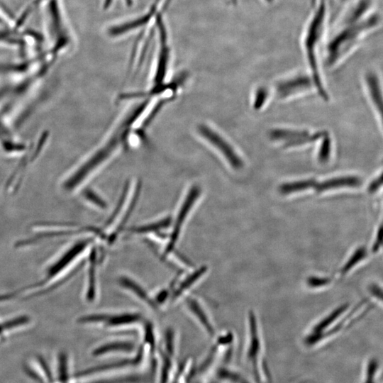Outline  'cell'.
I'll return each instance as SVG.
<instances>
[{
	"mask_svg": "<svg viewBox=\"0 0 383 383\" xmlns=\"http://www.w3.org/2000/svg\"><path fill=\"white\" fill-rule=\"evenodd\" d=\"M382 23V17L374 0H353L345 5L328 31L324 47L326 65L332 67L351 55Z\"/></svg>",
	"mask_w": 383,
	"mask_h": 383,
	"instance_id": "cell-1",
	"label": "cell"
},
{
	"mask_svg": "<svg viewBox=\"0 0 383 383\" xmlns=\"http://www.w3.org/2000/svg\"><path fill=\"white\" fill-rule=\"evenodd\" d=\"M328 0H310V11L301 34L300 45L312 73V79L320 96L328 99L323 86L318 67V55L329 31Z\"/></svg>",
	"mask_w": 383,
	"mask_h": 383,
	"instance_id": "cell-2",
	"label": "cell"
},
{
	"mask_svg": "<svg viewBox=\"0 0 383 383\" xmlns=\"http://www.w3.org/2000/svg\"><path fill=\"white\" fill-rule=\"evenodd\" d=\"M126 131L121 135L115 134L101 148L97 150L87 160L72 172L63 182L62 187L66 191H72L81 184L84 179L100 164L104 162L116 148Z\"/></svg>",
	"mask_w": 383,
	"mask_h": 383,
	"instance_id": "cell-3",
	"label": "cell"
},
{
	"mask_svg": "<svg viewBox=\"0 0 383 383\" xmlns=\"http://www.w3.org/2000/svg\"><path fill=\"white\" fill-rule=\"evenodd\" d=\"M48 138V132H44L40 135L35 145L30 148H28L21 155L23 159L19 161L7 180L6 185L7 192H13L18 188L28 168L33 165L45 149Z\"/></svg>",
	"mask_w": 383,
	"mask_h": 383,
	"instance_id": "cell-4",
	"label": "cell"
},
{
	"mask_svg": "<svg viewBox=\"0 0 383 383\" xmlns=\"http://www.w3.org/2000/svg\"><path fill=\"white\" fill-rule=\"evenodd\" d=\"M154 25L157 33L159 49L153 79L155 85H160L167 74L170 59L168 31L162 12L157 13Z\"/></svg>",
	"mask_w": 383,
	"mask_h": 383,
	"instance_id": "cell-5",
	"label": "cell"
},
{
	"mask_svg": "<svg viewBox=\"0 0 383 383\" xmlns=\"http://www.w3.org/2000/svg\"><path fill=\"white\" fill-rule=\"evenodd\" d=\"M250 340L247 352V360L256 379L262 382L268 379V372L265 364L261 360L260 342L258 335L256 317L252 311L249 312Z\"/></svg>",
	"mask_w": 383,
	"mask_h": 383,
	"instance_id": "cell-6",
	"label": "cell"
},
{
	"mask_svg": "<svg viewBox=\"0 0 383 383\" xmlns=\"http://www.w3.org/2000/svg\"><path fill=\"white\" fill-rule=\"evenodd\" d=\"M198 131L223 154L233 168L239 170L243 167V162L240 156L218 133L206 125H199Z\"/></svg>",
	"mask_w": 383,
	"mask_h": 383,
	"instance_id": "cell-7",
	"label": "cell"
},
{
	"mask_svg": "<svg viewBox=\"0 0 383 383\" xmlns=\"http://www.w3.org/2000/svg\"><path fill=\"white\" fill-rule=\"evenodd\" d=\"M368 97L383 129V84L377 72L366 71L363 76Z\"/></svg>",
	"mask_w": 383,
	"mask_h": 383,
	"instance_id": "cell-8",
	"label": "cell"
},
{
	"mask_svg": "<svg viewBox=\"0 0 383 383\" xmlns=\"http://www.w3.org/2000/svg\"><path fill=\"white\" fill-rule=\"evenodd\" d=\"M200 194L201 188L197 185L192 186L189 189L177 213L170 241L165 250L166 254L172 252L174 249V245L179 239L182 226Z\"/></svg>",
	"mask_w": 383,
	"mask_h": 383,
	"instance_id": "cell-9",
	"label": "cell"
},
{
	"mask_svg": "<svg viewBox=\"0 0 383 383\" xmlns=\"http://www.w3.org/2000/svg\"><path fill=\"white\" fill-rule=\"evenodd\" d=\"M11 126L0 113V150L9 157L21 156L28 148L17 138Z\"/></svg>",
	"mask_w": 383,
	"mask_h": 383,
	"instance_id": "cell-10",
	"label": "cell"
},
{
	"mask_svg": "<svg viewBox=\"0 0 383 383\" xmlns=\"http://www.w3.org/2000/svg\"><path fill=\"white\" fill-rule=\"evenodd\" d=\"M90 240H83L77 242L72 246L57 261L50 267L47 272L46 279L48 281L53 279L52 277L59 274L61 271L64 270L72 261L75 259L79 254H81L84 250L88 246Z\"/></svg>",
	"mask_w": 383,
	"mask_h": 383,
	"instance_id": "cell-11",
	"label": "cell"
},
{
	"mask_svg": "<svg viewBox=\"0 0 383 383\" xmlns=\"http://www.w3.org/2000/svg\"><path fill=\"white\" fill-rule=\"evenodd\" d=\"M362 184V179L357 175H344L332 177L320 183H316L314 189L318 193L341 188H358Z\"/></svg>",
	"mask_w": 383,
	"mask_h": 383,
	"instance_id": "cell-12",
	"label": "cell"
},
{
	"mask_svg": "<svg viewBox=\"0 0 383 383\" xmlns=\"http://www.w3.org/2000/svg\"><path fill=\"white\" fill-rule=\"evenodd\" d=\"M313 79L308 75H298L280 82L276 86L277 93L281 98H285L295 92L310 88Z\"/></svg>",
	"mask_w": 383,
	"mask_h": 383,
	"instance_id": "cell-13",
	"label": "cell"
},
{
	"mask_svg": "<svg viewBox=\"0 0 383 383\" xmlns=\"http://www.w3.org/2000/svg\"><path fill=\"white\" fill-rule=\"evenodd\" d=\"M349 307L348 304L340 305L333 311L324 319L320 321L314 328L313 333L305 340L307 345H313L321 340L323 331L331 325L340 315H342Z\"/></svg>",
	"mask_w": 383,
	"mask_h": 383,
	"instance_id": "cell-14",
	"label": "cell"
},
{
	"mask_svg": "<svg viewBox=\"0 0 383 383\" xmlns=\"http://www.w3.org/2000/svg\"><path fill=\"white\" fill-rule=\"evenodd\" d=\"M369 249L365 245L358 246L352 252L340 270L341 276H345L369 258Z\"/></svg>",
	"mask_w": 383,
	"mask_h": 383,
	"instance_id": "cell-15",
	"label": "cell"
},
{
	"mask_svg": "<svg viewBox=\"0 0 383 383\" xmlns=\"http://www.w3.org/2000/svg\"><path fill=\"white\" fill-rule=\"evenodd\" d=\"M119 283L122 287L131 291L135 296L150 305L152 309H155L157 308L156 304L148 296L145 290L134 280L127 277H122L119 279Z\"/></svg>",
	"mask_w": 383,
	"mask_h": 383,
	"instance_id": "cell-16",
	"label": "cell"
},
{
	"mask_svg": "<svg viewBox=\"0 0 383 383\" xmlns=\"http://www.w3.org/2000/svg\"><path fill=\"white\" fill-rule=\"evenodd\" d=\"M142 316L135 313H124L116 315H108L105 323L109 326H120L132 324L140 321Z\"/></svg>",
	"mask_w": 383,
	"mask_h": 383,
	"instance_id": "cell-17",
	"label": "cell"
},
{
	"mask_svg": "<svg viewBox=\"0 0 383 383\" xmlns=\"http://www.w3.org/2000/svg\"><path fill=\"white\" fill-rule=\"evenodd\" d=\"M187 304L189 309L199 319L200 323L205 328L207 333L211 335H213V334L214 333L213 328L211 326L206 314L205 313L200 304L194 299L192 298H188L187 300Z\"/></svg>",
	"mask_w": 383,
	"mask_h": 383,
	"instance_id": "cell-18",
	"label": "cell"
},
{
	"mask_svg": "<svg viewBox=\"0 0 383 383\" xmlns=\"http://www.w3.org/2000/svg\"><path fill=\"white\" fill-rule=\"evenodd\" d=\"M316 181L313 179H304L294 182L284 183L279 186V191L282 194H289L293 192H297L314 188Z\"/></svg>",
	"mask_w": 383,
	"mask_h": 383,
	"instance_id": "cell-19",
	"label": "cell"
},
{
	"mask_svg": "<svg viewBox=\"0 0 383 383\" xmlns=\"http://www.w3.org/2000/svg\"><path fill=\"white\" fill-rule=\"evenodd\" d=\"M308 133L309 132L304 131L276 128L270 131L269 136L274 140H285L286 142H288L296 140Z\"/></svg>",
	"mask_w": 383,
	"mask_h": 383,
	"instance_id": "cell-20",
	"label": "cell"
},
{
	"mask_svg": "<svg viewBox=\"0 0 383 383\" xmlns=\"http://www.w3.org/2000/svg\"><path fill=\"white\" fill-rule=\"evenodd\" d=\"M96 255L95 250H92L89 257V267L88 273V287L87 297L88 300L92 301L95 297V282H96Z\"/></svg>",
	"mask_w": 383,
	"mask_h": 383,
	"instance_id": "cell-21",
	"label": "cell"
},
{
	"mask_svg": "<svg viewBox=\"0 0 383 383\" xmlns=\"http://www.w3.org/2000/svg\"><path fill=\"white\" fill-rule=\"evenodd\" d=\"M172 218L170 217L164 218L154 223H150L143 226H140L131 229V233L142 234L149 232H157L162 229L166 228L171 224Z\"/></svg>",
	"mask_w": 383,
	"mask_h": 383,
	"instance_id": "cell-22",
	"label": "cell"
},
{
	"mask_svg": "<svg viewBox=\"0 0 383 383\" xmlns=\"http://www.w3.org/2000/svg\"><path fill=\"white\" fill-rule=\"evenodd\" d=\"M206 270L207 267L206 266H202L184 279L174 292L173 299H177L184 291L189 288L206 272Z\"/></svg>",
	"mask_w": 383,
	"mask_h": 383,
	"instance_id": "cell-23",
	"label": "cell"
},
{
	"mask_svg": "<svg viewBox=\"0 0 383 383\" xmlns=\"http://www.w3.org/2000/svg\"><path fill=\"white\" fill-rule=\"evenodd\" d=\"M133 345L126 342H112L103 345L94 351V355H101L115 350L130 351Z\"/></svg>",
	"mask_w": 383,
	"mask_h": 383,
	"instance_id": "cell-24",
	"label": "cell"
},
{
	"mask_svg": "<svg viewBox=\"0 0 383 383\" xmlns=\"http://www.w3.org/2000/svg\"><path fill=\"white\" fill-rule=\"evenodd\" d=\"M322 143L318 154V161L321 163H326L328 161L331 152V139L326 133L323 138Z\"/></svg>",
	"mask_w": 383,
	"mask_h": 383,
	"instance_id": "cell-25",
	"label": "cell"
},
{
	"mask_svg": "<svg viewBox=\"0 0 383 383\" xmlns=\"http://www.w3.org/2000/svg\"><path fill=\"white\" fill-rule=\"evenodd\" d=\"M367 291L371 298L383 306V287L372 282L368 285Z\"/></svg>",
	"mask_w": 383,
	"mask_h": 383,
	"instance_id": "cell-26",
	"label": "cell"
},
{
	"mask_svg": "<svg viewBox=\"0 0 383 383\" xmlns=\"http://www.w3.org/2000/svg\"><path fill=\"white\" fill-rule=\"evenodd\" d=\"M377 362L375 360L370 361L366 368L364 381L362 383H377Z\"/></svg>",
	"mask_w": 383,
	"mask_h": 383,
	"instance_id": "cell-27",
	"label": "cell"
},
{
	"mask_svg": "<svg viewBox=\"0 0 383 383\" xmlns=\"http://www.w3.org/2000/svg\"><path fill=\"white\" fill-rule=\"evenodd\" d=\"M82 194L87 201L91 202L98 207L104 209L106 206V202L91 189H87L84 190Z\"/></svg>",
	"mask_w": 383,
	"mask_h": 383,
	"instance_id": "cell-28",
	"label": "cell"
},
{
	"mask_svg": "<svg viewBox=\"0 0 383 383\" xmlns=\"http://www.w3.org/2000/svg\"><path fill=\"white\" fill-rule=\"evenodd\" d=\"M268 96V91L265 87H260L255 94V97L253 103V108L255 110H259L265 104Z\"/></svg>",
	"mask_w": 383,
	"mask_h": 383,
	"instance_id": "cell-29",
	"label": "cell"
},
{
	"mask_svg": "<svg viewBox=\"0 0 383 383\" xmlns=\"http://www.w3.org/2000/svg\"><path fill=\"white\" fill-rule=\"evenodd\" d=\"M382 187H383V171L370 182L367 187V192L370 194H373Z\"/></svg>",
	"mask_w": 383,
	"mask_h": 383,
	"instance_id": "cell-30",
	"label": "cell"
},
{
	"mask_svg": "<svg viewBox=\"0 0 383 383\" xmlns=\"http://www.w3.org/2000/svg\"><path fill=\"white\" fill-rule=\"evenodd\" d=\"M60 365V379L62 383H66L67 381V357L65 353H61L59 358Z\"/></svg>",
	"mask_w": 383,
	"mask_h": 383,
	"instance_id": "cell-31",
	"label": "cell"
},
{
	"mask_svg": "<svg viewBox=\"0 0 383 383\" xmlns=\"http://www.w3.org/2000/svg\"><path fill=\"white\" fill-rule=\"evenodd\" d=\"M107 314L104 313H94L89 314L80 318L79 321L82 323H98L105 322L107 318Z\"/></svg>",
	"mask_w": 383,
	"mask_h": 383,
	"instance_id": "cell-32",
	"label": "cell"
},
{
	"mask_svg": "<svg viewBox=\"0 0 383 383\" xmlns=\"http://www.w3.org/2000/svg\"><path fill=\"white\" fill-rule=\"evenodd\" d=\"M331 279L328 277H311L308 279V285L311 287H321L328 284Z\"/></svg>",
	"mask_w": 383,
	"mask_h": 383,
	"instance_id": "cell-33",
	"label": "cell"
},
{
	"mask_svg": "<svg viewBox=\"0 0 383 383\" xmlns=\"http://www.w3.org/2000/svg\"><path fill=\"white\" fill-rule=\"evenodd\" d=\"M27 321H28L27 318H25L24 317H22L21 318L11 320V321L5 322L4 323H1L0 324V333L2 332L4 330L10 329L11 328H13V327L20 326L21 324H23Z\"/></svg>",
	"mask_w": 383,
	"mask_h": 383,
	"instance_id": "cell-34",
	"label": "cell"
},
{
	"mask_svg": "<svg viewBox=\"0 0 383 383\" xmlns=\"http://www.w3.org/2000/svg\"><path fill=\"white\" fill-rule=\"evenodd\" d=\"M166 345L172 353L173 349L174 333L172 329H168L165 333Z\"/></svg>",
	"mask_w": 383,
	"mask_h": 383,
	"instance_id": "cell-35",
	"label": "cell"
},
{
	"mask_svg": "<svg viewBox=\"0 0 383 383\" xmlns=\"http://www.w3.org/2000/svg\"><path fill=\"white\" fill-rule=\"evenodd\" d=\"M113 0H104L103 7L104 9H108L112 4ZM133 0H126L128 5H131Z\"/></svg>",
	"mask_w": 383,
	"mask_h": 383,
	"instance_id": "cell-36",
	"label": "cell"
},
{
	"mask_svg": "<svg viewBox=\"0 0 383 383\" xmlns=\"http://www.w3.org/2000/svg\"><path fill=\"white\" fill-rule=\"evenodd\" d=\"M167 296V292L166 290L160 292L158 295L157 296L156 300L159 302L163 301L165 298Z\"/></svg>",
	"mask_w": 383,
	"mask_h": 383,
	"instance_id": "cell-37",
	"label": "cell"
},
{
	"mask_svg": "<svg viewBox=\"0 0 383 383\" xmlns=\"http://www.w3.org/2000/svg\"><path fill=\"white\" fill-rule=\"evenodd\" d=\"M262 3L265 4L266 5H272L275 3L276 0H260Z\"/></svg>",
	"mask_w": 383,
	"mask_h": 383,
	"instance_id": "cell-38",
	"label": "cell"
},
{
	"mask_svg": "<svg viewBox=\"0 0 383 383\" xmlns=\"http://www.w3.org/2000/svg\"><path fill=\"white\" fill-rule=\"evenodd\" d=\"M337 1H339L342 4L346 5L350 1H352L353 0H337Z\"/></svg>",
	"mask_w": 383,
	"mask_h": 383,
	"instance_id": "cell-39",
	"label": "cell"
},
{
	"mask_svg": "<svg viewBox=\"0 0 383 383\" xmlns=\"http://www.w3.org/2000/svg\"><path fill=\"white\" fill-rule=\"evenodd\" d=\"M382 225H383V220H382Z\"/></svg>",
	"mask_w": 383,
	"mask_h": 383,
	"instance_id": "cell-40",
	"label": "cell"
}]
</instances>
